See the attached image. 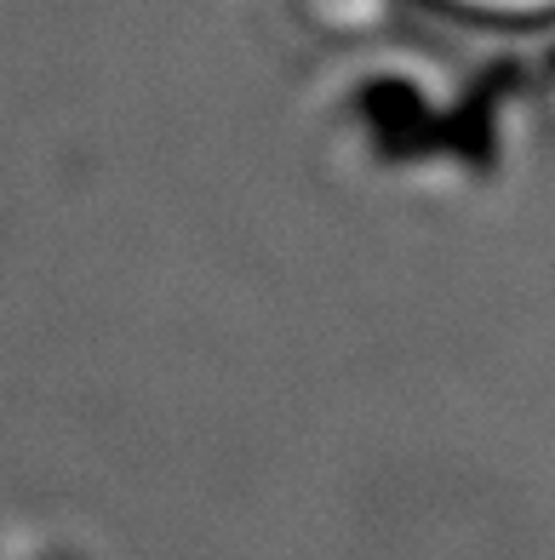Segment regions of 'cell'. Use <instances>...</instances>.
<instances>
[{"mask_svg": "<svg viewBox=\"0 0 555 560\" xmlns=\"http://www.w3.org/2000/svg\"><path fill=\"white\" fill-rule=\"evenodd\" d=\"M292 7L326 40H361L372 30H384L401 0H292Z\"/></svg>", "mask_w": 555, "mask_h": 560, "instance_id": "obj_1", "label": "cell"}, {"mask_svg": "<svg viewBox=\"0 0 555 560\" xmlns=\"http://www.w3.org/2000/svg\"><path fill=\"white\" fill-rule=\"evenodd\" d=\"M430 7L470 18V23H493V30H539V23H555V0H430Z\"/></svg>", "mask_w": 555, "mask_h": 560, "instance_id": "obj_2", "label": "cell"}]
</instances>
